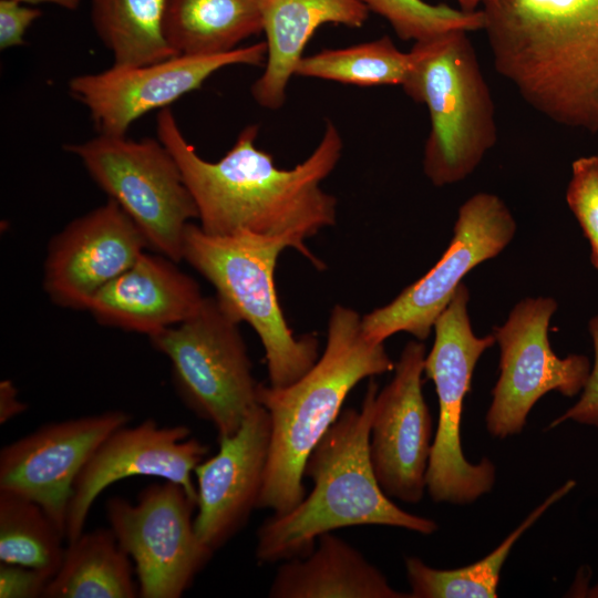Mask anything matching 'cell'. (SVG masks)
Segmentation results:
<instances>
[{
  "label": "cell",
  "mask_w": 598,
  "mask_h": 598,
  "mask_svg": "<svg viewBox=\"0 0 598 598\" xmlns=\"http://www.w3.org/2000/svg\"><path fill=\"white\" fill-rule=\"evenodd\" d=\"M258 126L248 125L217 162L200 157L181 131L173 112L156 116L157 138L169 150L197 207L199 227L209 235L250 231L282 240L317 269L324 264L306 240L337 220V199L321 187L337 166L343 140L326 121L312 153L290 169L277 167L256 145Z\"/></svg>",
  "instance_id": "cell-1"
},
{
  "label": "cell",
  "mask_w": 598,
  "mask_h": 598,
  "mask_svg": "<svg viewBox=\"0 0 598 598\" xmlns=\"http://www.w3.org/2000/svg\"><path fill=\"white\" fill-rule=\"evenodd\" d=\"M481 10L494 69L524 102L598 133V0H493Z\"/></svg>",
  "instance_id": "cell-2"
},
{
  "label": "cell",
  "mask_w": 598,
  "mask_h": 598,
  "mask_svg": "<svg viewBox=\"0 0 598 598\" xmlns=\"http://www.w3.org/2000/svg\"><path fill=\"white\" fill-rule=\"evenodd\" d=\"M379 385L370 379L360 410L344 409L310 453L303 476L312 489L292 509L272 514L257 529L255 558L275 564L308 555L324 533L362 525L434 534L435 520L399 507L380 487L369 452Z\"/></svg>",
  "instance_id": "cell-3"
},
{
  "label": "cell",
  "mask_w": 598,
  "mask_h": 598,
  "mask_svg": "<svg viewBox=\"0 0 598 598\" xmlns=\"http://www.w3.org/2000/svg\"><path fill=\"white\" fill-rule=\"evenodd\" d=\"M394 365L384 342L364 333L362 317L336 305L324 350L312 368L286 386L259 383L258 402L269 414L271 439L257 508L280 515L303 499L306 462L340 415L348 394L362 380Z\"/></svg>",
  "instance_id": "cell-4"
},
{
  "label": "cell",
  "mask_w": 598,
  "mask_h": 598,
  "mask_svg": "<svg viewBox=\"0 0 598 598\" xmlns=\"http://www.w3.org/2000/svg\"><path fill=\"white\" fill-rule=\"evenodd\" d=\"M467 31L414 42L402 89L430 115L423 172L436 187L468 177L497 142L495 105Z\"/></svg>",
  "instance_id": "cell-5"
},
{
  "label": "cell",
  "mask_w": 598,
  "mask_h": 598,
  "mask_svg": "<svg viewBox=\"0 0 598 598\" xmlns=\"http://www.w3.org/2000/svg\"><path fill=\"white\" fill-rule=\"evenodd\" d=\"M286 248L282 240L250 231L214 236L189 223L182 249L183 260L214 286L221 306L257 333L272 386L297 381L320 357L317 336L296 337L277 297L275 268Z\"/></svg>",
  "instance_id": "cell-6"
},
{
  "label": "cell",
  "mask_w": 598,
  "mask_h": 598,
  "mask_svg": "<svg viewBox=\"0 0 598 598\" xmlns=\"http://www.w3.org/2000/svg\"><path fill=\"white\" fill-rule=\"evenodd\" d=\"M239 324L215 296L204 297L188 319L148 337L169 360L182 402L209 422L218 439L237 432L259 405V382Z\"/></svg>",
  "instance_id": "cell-7"
},
{
  "label": "cell",
  "mask_w": 598,
  "mask_h": 598,
  "mask_svg": "<svg viewBox=\"0 0 598 598\" xmlns=\"http://www.w3.org/2000/svg\"><path fill=\"white\" fill-rule=\"evenodd\" d=\"M470 290L462 282L434 323V342L424 361V374L434 386L439 419L426 474V491L435 503L467 505L489 493L496 467L487 457L470 462L462 448L464 399L482 354L494 336L477 337L468 315Z\"/></svg>",
  "instance_id": "cell-8"
},
{
  "label": "cell",
  "mask_w": 598,
  "mask_h": 598,
  "mask_svg": "<svg viewBox=\"0 0 598 598\" xmlns=\"http://www.w3.org/2000/svg\"><path fill=\"white\" fill-rule=\"evenodd\" d=\"M64 148L130 216L151 249L183 260L184 231L198 217L197 207L176 159L157 137L99 134Z\"/></svg>",
  "instance_id": "cell-9"
},
{
  "label": "cell",
  "mask_w": 598,
  "mask_h": 598,
  "mask_svg": "<svg viewBox=\"0 0 598 598\" xmlns=\"http://www.w3.org/2000/svg\"><path fill=\"white\" fill-rule=\"evenodd\" d=\"M197 501L172 481L145 486L133 503L106 502V517L137 575L138 597L179 598L214 555L195 529Z\"/></svg>",
  "instance_id": "cell-10"
},
{
  "label": "cell",
  "mask_w": 598,
  "mask_h": 598,
  "mask_svg": "<svg viewBox=\"0 0 598 598\" xmlns=\"http://www.w3.org/2000/svg\"><path fill=\"white\" fill-rule=\"evenodd\" d=\"M558 308L551 297L525 298L506 321L493 328L499 347V375L485 415L491 436L506 439L523 432L527 416L546 393L579 394L591 364L584 354L559 358L549 342V323Z\"/></svg>",
  "instance_id": "cell-11"
},
{
  "label": "cell",
  "mask_w": 598,
  "mask_h": 598,
  "mask_svg": "<svg viewBox=\"0 0 598 598\" xmlns=\"http://www.w3.org/2000/svg\"><path fill=\"white\" fill-rule=\"evenodd\" d=\"M516 220L497 195L480 192L458 208L453 237L440 260L391 302L362 317L364 333L384 342L398 332L429 338L465 275L496 257L513 240Z\"/></svg>",
  "instance_id": "cell-12"
},
{
  "label": "cell",
  "mask_w": 598,
  "mask_h": 598,
  "mask_svg": "<svg viewBox=\"0 0 598 598\" xmlns=\"http://www.w3.org/2000/svg\"><path fill=\"white\" fill-rule=\"evenodd\" d=\"M266 42L216 55L177 54L142 65L114 64L99 73L73 76L70 94L89 111L99 134L126 135L144 114L167 107L230 65H265Z\"/></svg>",
  "instance_id": "cell-13"
},
{
  "label": "cell",
  "mask_w": 598,
  "mask_h": 598,
  "mask_svg": "<svg viewBox=\"0 0 598 598\" xmlns=\"http://www.w3.org/2000/svg\"><path fill=\"white\" fill-rule=\"evenodd\" d=\"M426 349L409 341L391 381L378 391L370 427L369 452L380 487L403 503L421 502L433 443L432 419L422 384Z\"/></svg>",
  "instance_id": "cell-14"
},
{
  "label": "cell",
  "mask_w": 598,
  "mask_h": 598,
  "mask_svg": "<svg viewBox=\"0 0 598 598\" xmlns=\"http://www.w3.org/2000/svg\"><path fill=\"white\" fill-rule=\"evenodd\" d=\"M208 446L190 437L183 424L159 425L147 419L110 433L78 475L68 504L65 540L84 532L90 509L99 495L115 482L132 476L159 477L182 485L197 501L193 476Z\"/></svg>",
  "instance_id": "cell-15"
},
{
  "label": "cell",
  "mask_w": 598,
  "mask_h": 598,
  "mask_svg": "<svg viewBox=\"0 0 598 598\" xmlns=\"http://www.w3.org/2000/svg\"><path fill=\"white\" fill-rule=\"evenodd\" d=\"M122 410H107L50 422L4 445L0 451V491L41 505L65 536L73 484L101 442L131 423Z\"/></svg>",
  "instance_id": "cell-16"
},
{
  "label": "cell",
  "mask_w": 598,
  "mask_h": 598,
  "mask_svg": "<svg viewBox=\"0 0 598 598\" xmlns=\"http://www.w3.org/2000/svg\"><path fill=\"white\" fill-rule=\"evenodd\" d=\"M148 244L113 199L70 221L49 243L43 288L56 306L87 310L94 296L127 270Z\"/></svg>",
  "instance_id": "cell-17"
},
{
  "label": "cell",
  "mask_w": 598,
  "mask_h": 598,
  "mask_svg": "<svg viewBox=\"0 0 598 598\" xmlns=\"http://www.w3.org/2000/svg\"><path fill=\"white\" fill-rule=\"evenodd\" d=\"M270 439V417L259 404L237 432L219 437L217 453L195 468V529L212 550H218L236 536L257 508Z\"/></svg>",
  "instance_id": "cell-18"
},
{
  "label": "cell",
  "mask_w": 598,
  "mask_h": 598,
  "mask_svg": "<svg viewBox=\"0 0 598 598\" xmlns=\"http://www.w3.org/2000/svg\"><path fill=\"white\" fill-rule=\"evenodd\" d=\"M178 262L144 251L123 274L103 287L87 310L102 326L147 337L193 316L204 296Z\"/></svg>",
  "instance_id": "cell-19"
},
{
  "label": "cell",
  "mask_w": 598,
  "mask_h": 598,
  "mask_svg": "<svg viewBox=\"0 0 598 598\" xmlns=\"http://www.w3.org/2000/svg\"><path fill=\"white\" fill-rule=\"evenodd\" d=\"M267 58L250 93L262 107L278 110L316 30L328 23L362 27L369 10L360 0H259Z\"/></svg>",
  "instance_id": "cell-20"
},
{
  "label": "cell",
  "mask_w": 598,
  "mask_h": 598,
  "mask_svg": "<svg viewBox=\"0 0 598 598\" xmlns=\"http://www.w3.org/2000/svg\"><path fill=\"white\" fill-rule=\"evenodd\" d=\"M271 598H411L394 589L363 554L324 533L306 556L281 561L271 580Z\"/></svg>",
  "instance_id": "cell-21"
},
{
  "label": "cell",
  "mask_w": 598,
  "mask_h": 598,
  "mask_svg": "<svg viewBox=\"0 0 598 598\" xmlns=\"http://www.w3.org/2000/svg\"><path fill=\"white\" fill-rule=\"evenodd\" d=\"M164 35L184 55L231 52L262 32L259 0H167Z\"/></svg>",
  "instance_id": "cell-22"
},
{
  "label": "cell",
  "mask_w": 598,
  "mask_h": 598,
  "mask_svg": "<svg viewBox=\"0 0 598 598\" xmlns=\"http://www.w3.org/2000/svg\"><path fill=\"white\" fill-rule=\"evenodd\" d=\"M44 598H135L134 565L113 530L96 528L68 542Z\"/></svg>",
  "instance_id": "cell-23"
},
{
  "label": "cell",
  "mask_w": 598,
  "mask_h": 598,
  "mask_svg": "<svg viewBox=\"0 0 598 598\" xmlns=\"http://www.w3.org/2000/svg\"><path fill=\"white\" fill-rule=\"evenodd\" d=\"M576 485L567 481L534 508L527 517L484 558L464 567L437 569L425 564L421 558L410 556L404 559L406 579L411 598H494L501 570L522 535L529 529L542 515Z\"/></svg>",
  "instance_id": "cell-24"
},
{
  "label": "cell",
  "mask_w": 598,
  "mask_h": 598,
  "mask_svg": "<svg viewBox=\"0 0 598 598\" xmlns=\"http://www.w3.org/2000/svg\"><path fill=\"white\" fill-rule=\"evenodd\" d=\"M91 22L114 64L142 65L177 53L164 35L167 0H91Z\"/></svg>",
  "instance_id": "cell-25"
},
{
  "label": "cell",
  "mask_w": 598,
  "mask_h": 598,
  "mask_svg": "<svg viewBox=\"0 0 598 598\" xmlns=\"http://www.w3.org/2000/svg\"><path fill=\"white\" fill-rule=\"evenodd\" d=\"M62 529L34 501L0 491V563L48 573L59 570L65 547Z\"/></svg>",
  "instance_id": "cell-26"
},
{
  "label": "cell",
  "mask_w": 598,
  "mask_h": 598,
  "mask_svg": "<svg viewBox=\"0 0 598 598\" xmlns=\"http://www.w3.org/2000/svg\"><path fill=\"white\" fill-rule=\"evenodd\" d=\"M411 65L410 52L389 35L339 49L303 55L295 75L357 86L402 85Z\"/></svg>",
  "instance_id": "cell-27"
},
{
  "label": "cell",
  "mask_w": 598,
  "mask_h": 598,
  "mask_svg": "<svg viewBox=\"0 0 598 598\" xmlns=\"http://www.w3.org/2000/svg\"><path fill=\"white\" fill-rule=\"evenodd\" d=\"M392 27L403 41H420L452 30L483 31L484 14L423 0H360Z\"/></svg>",
  "instance_id": "cell-28"
},
{
  "label": "cell",
  "mask_w": 598,
  "mask_h": 598,
  "mask_svg": "<svg viewBox=\"0 0 598 598\" xmlns=\"http://www.w3.org/2000/svg\"><path fill=\"white\" fill-rule=\"evenodd\" d=\"M566 203L590 245V261L598 269V154L571 164Z\"/></svg>",
  "instance_id": "cell-29"
},
{
  "label": "cell",
  "mask_w": 598,
  "mask_h": 598,
  "mask_svg": "<svg viewBox=\"0 0 598 598\" xmlns=\"http://www.w3.org/2000/svg\"><path fill=\"white\" fill-rule=\"evenodd\" d=\"M589 334L594 347V364L581 390L578 401L565 413L554 419L547 430L554 429L566 421L598 427V313L588 323Z\"/></svg>",
  "instance_id": "cell-30"
},
{
  "label": "cell",
  "mask_w": 598,
  "mask_h": 598,
  "mask_svg": "<svg viewBox=\"0 0 598 598\" xmlns=\"http://www.w3.org/2000/svg\"><path fill=\"white\" fill-rule=\"evenodd\" d=\"M52 576L42 570L17 564L0 563L1 598H39Z\"/></svg>",
  "instance_id": "cell-31"
},
{
  "label": "cell",
  "mask_w": 598,
  "mask_h": 598,
  "mask_svg": "<svg viewBox=\"0 0 598 598\" xmlns=\"http://www.w3.org/2000/svg\"><path fill=\"white\" fill-rule=\"evenodd\" d=\"M42 11L18 0H0V49L7 50L24 43L29 27Z\"/></svg>",
  "instance_id": "cell-32"
},
{
  "label": "cell",
  "mask_w": 598,
  "mask_h": 598,
  "mask_svg": "<svg viewBox=\"0 0 598 598\" xmlns=\"http://www.w3.org/2000/svg\"><path fill=\"white\" fill-rule=\"evenodd\" d=\"M28 409V405L18 398V389L11 380L0 382V423L20 415Z\"/></svg>",
  "instance_id": "cell-33"
},
{
  "label": "cell",
  "mask_w": 598,
  "mask_h": 598,
  "mask_svg": "<svg viewBox=\"0 0 598 598\" xmlns=\"http://www.w3.org/2000/svg\"><path fill=\"white\" fill-rule=\"evenodd\" d=\"M27 4L49 3L64 10L74 11L80 7L81 0H18Z\"/></svg>",
  "instance_id": "cell-34"
},
{
  "label": "cell",
  "mask_w": 598,
  "mask_h": 598,
  "mask_svg": "<svg viewBox=\"0 0 598 598\" xmlns=\"http://www.w3.org/2000/svg\"><path fill=\"white\" fill-rule=\"evenodd\" d=\"M455 1L463 11H477V8L482 4H486L493 0H453Z\"/></svg>",
  "instance_id": "cell-35"
},
{
  "label": "cell",
  "mask_w": 598,
  "mask_h": 598,
  "mask_svg": "<svg viewBox=\"0 0 598 598\" xmlns=\"http://www.w3.org/2000/svg\"><path fill=\"white\" fill-rule=\"evenodd\" d=\"M587 597L598 598V584L586 591Z\"/></svg>",
  "instance_id": "cell-36"
}]
</instances>
